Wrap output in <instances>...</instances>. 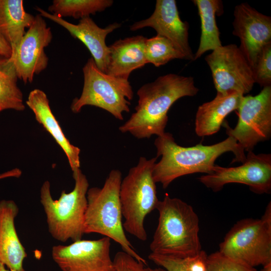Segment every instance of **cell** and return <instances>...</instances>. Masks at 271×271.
<instances>
[{"instance_id": "52a82bcc", "label": "cell", "mask_w": 271, "mask_h": 271, "mask_svg": "<svg viewBox=\"0 0 271 271\" xmlns=\"http://www.w3.org/2000/svg\"><path fill=\"white\" fill-rule=\"evenodd\" d=\"M82 71V91L79 98L73 100L70 106L72 111L78 113L84 106L91 105L106 110L117 119L123 120V113L129 112L130 101L133 97L128 79L103 72L92 57L88 59Z\"/></svg>"}, {"instance_id": "277c9868", "label": "cell", "mask_w": 271, "mask_h": 271, "mask_svg": "<svg viewBox=\"0 0 271 271\" xmlns=\"http://www.w3.org/2000/svg\"><path fill=\"white\" fill-rule=\"evenodd\" d=\"M121 173L111 170L101 188L92 187L87 192V206L85 215V233H96L119 244L123 251L147 264L127 239L122 222L119 198Z\"/></svg>"}, {"instance_id": "ba28073f", "label": "cell", "mask_w": 271, "mask_h": 271, "mask_svg": "<svg viewBox=\"0 0 271 271\" xmlns=\"http://www.w3.org/2000/svg\"><path fill=\"white\" fill-rule=\"evenodd\" d=\"M218 251L253 267L270 262V202L260 219L237 221L219 244Z\"/></svg>"}, {"instance_id": "484cf974", "label": "cell", "mask_w": 271, "mask_h": 271, "mask_svg": "<svg viewBox=\"0 0 271 271\" xmlns=\"http://www.w3.org/2000/svg\"><path fill=\"white\" fill-rule=\"evenodd\" d=\"M207 271H257L255 267L228 256L219 251L207 256Z\"/></svg>"}, {"instance_id": "6da1fadb", "label": "cell", "mask_w": 271, "mask_h": 271, "mask_svg": "<svg viewBox=\"0 0 271 271\" xmlns=\"http://www.w3.org/2000/svg\"><path fill=\"white\" fill-rule=\"evenodd\" d=\"M198 91L192 77L173 73L159 77L138 89L135 111L119 127V131L138 139L163 134L172 105L183 97L196 95Z\"/></svg>"}, {"instance_id": "7402d4cb", "label": "cell", "mask_w": 271, "mask_h": 271, "mask_svg": "<svg viewBox=\"0 0 271 271\" xmlns=\"http://www.w3.org/2000/svg\"><path fill=\"white\" fill-rule=\"evenodd\" d=\"M201 21V36L194 60L204 53L221 46L220 32L216 21V16L221 15L222 3L219 0H193Z\"/></svg>"}, {"instance_id": "7a4b0ae2", "label": "cell", "mask_w": 271, "mask_h": 271, "mask_svg": "<svg viewBox=\"0 0 271 271\" xmlns=\"http://www.w3.org/2000/svg\"><path fill=\"white\" fill-rule=\"evenodd\" d=\"M157 157L161 160L156 163L153 169L155 182L167 188L179 177L196 173L210 174L213 171L215 161L223 154L231 152L235 155L232 163L244 162L246 159L244 151L232 137L218 143L204 146L184 147L178 145L173 135L165 132L155 140Z\"/></svg>"}, {"instance_id": "1f68e13d", "label": "cell", "mask_w": 271, "mask_h": 271, "mask_svg": "<svg viewBox=\"0 0 271 271\" xmlns=\"http://www.w3.org/2000/svg\"><path fill=\"white\" fill-rule=\"evenodd\" d=\"M260 271H271V262L263 265V268Z\"/></svg>"}, {"instance_id": "4dcf8cb0", "label": "cell", "mask_w": 271, "mask_h": 271, "mask_svg": "<svg viewBox=\"0 0 271 271\" xmlns=\"http://www.w3.org/2000/svg\"><path fill=\"white\" fill-rule=\"evenodd\" d=\"M0 55L10 58L12 55V49L10 45L0 35Z\"/></svg>"}, {"instance_id": "f546056e", "label": "cell", "mask_w": 271, "mask_h": 271, "mask_svg": "<svg viewBox=\"0 0 271 271\" xmlns=\"http://www.w3.org/2000/svg\"><path fill=\"white\" fill-rule=\"evenodd\" d=\"M207 254L203 250L197 254L183 258L188 271H207Z\"/></svg>"}, {"instance_id": "7c38bea8", "label": "cell", "mask_w": 271, "mask_h": 271, "mask_svg": "<svg viewBox=\"0 0 271 271\" xmlns=\"http://www.w3.org/2000/svg\"><path fill=\"white\" fill-rule=\"evenodd\" d=\"M111 239H80L54 246L52 256L62 271H109L114 268L110 255Z\"/></svg>"}, {"instance_id": "5bb4252c", "label": "cell", "mask_w": 271, "mask_h": 271, "mask_svg": "<svg viewBox=\"0 0 271 271\" xmlns=\"http://www.w3.org/2000/svg\"><path fill=\"white\" fill-rule=\"evenodd\" d=\"M232 34L240 39L239 48L252 68L263 47L271 43V18L243 3L234 10Z\"/></svg>"}, {"instance_id": "d4e9b609", "label": "cell", "mask_w": 271, "mask_h": 271, "mask_svg": "<svg viewBox=\"0 0 271 271\" xmlns=\"http://www.w3.org/2000/svg\"><path fill=\"white\" fill-rule=\"evenodd\" d=\"M145 53L147 63L156 67L164 65L173 59H185L183 55L169 40L158 35L146 39Z\"/></svg>"}, {"instance_id": "e575fe53", "label": "cell", "mask_w": 271, "mask_h": 271, "mask_svg": "<svg viewBox=\"0 0 271 271\" xmlns=\"http://www.w3.org/2000/svg\"><path fill=\"white\" fill-rule=\"evenodd\" d=\"M109 271H115V270L114 269V268H113V269L109 270Z\"/></svg>"}, {"instance_id": "9a60e30c", "label": "cell", "mask_w": 271, "mask_h": 271, "mask_svg": "<svg viewBox=\"0 0 271 271\" xmlns=\"http://www.w3.org/2000/svg\"><path fill=\"white\" fill-rule=\"evenodd\" d=\"M145 27L153 28L158 35L169 40L183 55L185 59L194 60V54L189 43V25L187 22L181 20L176 1L157 0L152 15L135 22L129 28L134 31Z\"/></svg>"}, {"instance_id": "3957f363", "label": "cell", "mask_w": 271, "mask_h": 271, "mask_svg": "<svg viewBox=\"0 0 271 271\" xmlns=\"http://www.w3.org/2000/svg\"><path fill=\"white\" fill-rule=\"evenodd\" d=\"M156 209L158 223L150 245L151 253L185 258L202 250L198 217L190 205L166 194Z\"/></svg>"}, {"instance_id": "4316f807", "label": "cell", "mask_w": 271, "mask_h": 271, "mask_svg": "<svg viewBox=\"0 0 271 271\" xmlns=\"http://www.w3.org/2000/svg\"><path fill=\"white\" fill-rule=\"evenodd\" d=\"M255 83L261 87L271 84V43L265 45L252 68Z\"/></svg>"}, {"instance_id": "f1b7e54d", "label": "cell", "mask_w": 271, "mask_h": 271, "mask_svg": "<svg viewBox=\"0 0 271 271\" xmlns=\"http://www.w3.org/2000/svg\"><path fill=\"white\" fill-rule=\"evenodd\" d=\"M149 258L166 271H188L183 258L170 257L151 253Z\"/></svg>"}, {"instance_id": "e0dca14e", "label": "cell", "mask_w": 271, "mask_h": 271, "mask_svg": "<svg viewBox=\"0 0 271 271\" xmlns=\"http://www.w3.org/2000/svg\"><path fill=\"white\" fill-rule=\"evenodd\" d=\"M19 210L13 200L0 201V264L10 271H26L23 264L27 253L15 224Z\"/></svg>"}, {"instance_id": "8fae6325", "label": "cell", "mask_w": 271, "mask_h": 271, "mask_svg": "<svg viewBox=\"0 0 271 271\" xmlns=\"http://www.w3.org/2000/svg\"><path fill=\"white\" fill-rule=\"evenodd\" d=\"M199 181L214 192L220 191L230 183L246 185L257 194L271 191V155L255 154L248 152L242 164L235 167H223L215 165L213 172L203 175Z\"/></svg>"}, {"instance_id": "83f0119b", "label": "cell", "mask_w": 271, "mask_h": 271, "mask_svg": "<svg viewBox=\"0 0 271 271\" xmlns=\"http://www.w3.org/2000/svg\"><path fill=\"white\" fill-rule=\"evenodd\" d=\"M113 267L115 271H166L162 267L151 268L146 266L123 251H118L113 259Z\"/></svg>"}, {"instance_id": "2e32d148", "label": "cell", "mask_w": 271, "mask_h": 271, "mask_svg": "<svg viewBox=\"0 0 271 271\" xmlns=\"http://www.w3.org/2000/svg\"><path fill=\"white\" fill-rule=\"evenodd\" d=\"M35 9L44 18L63 27L72 36L83 43L91 53L98 69L106 73L109 49L105 39L109 33L120 27V24L115 22L101 28L90 17H87L80 19L78 24H74L40 8L37 7Z\"/></svg>"}, {"instance_id": "d6a6232c", "label": "cell", "mask_w": 271, "mask_h": 271, "mask_svg": "<svg viewBox=\"0 0 271 271\" xmlns=\"http://www.w3.org/2000/svg\"><path fill=\"white\" fill-rule=\"evenodd\" d=\"M11 177V173L7 171L6 172L0 174V179L9 178Z\"/></svg>"}, {"instance_id": "30bf717a", "label": "cell", "mask_w": 271, "mask_h": 271, "mask_svg": "<svg viewBox=\"0 0 271 271\" xmlns=\"http://www.w3.org/2000/svg\"><path fill=\"white\" fill-rule=\"evenodd\" d=\"M217 93H249L255 83L252 68L239 47L231 44L220 46L207 55Z\"/></svg>"}, {"instance_id": "4fadbf2b", "label": "cell", "mask_w": 271, "mask_h": 271, "mask_svg": "<svg viewBox=\"0 0 271 271\" xmlns=\"http://www.w3.org/2000/svg\"><path fill=\"white\" fill-rule=\"evenodd\" d=\"M52 39L51 28L39 14L35 16L26 32L20 46L10 59L13 61L18 79L25 84L31 83L35 75L48 66V57L44 51Z\"/></svg>"}, {"instance_id": "44dd1931", "label": "cell", "mask_w": 271, "mask_h": 271, "mask_svg": "<svg viewBox=\"0 0 271 271\" xmlns=\"http://www.w3.org/2000/svg\"><path fill=\"white\" fill-rule=\"evenodd\" d=\"M34 19L25 11L23 1L0 0V35L10 45L12 55L19 48L25 29L31 26Z\"/></svg>"}, {"instance_id": "9c48e42d", "label": "cell", "mask_w": 271, "mask_h": 271, "mask_svg": "<svg viewBox=\"0 0 271 271\" xmlns=\"http://www.w3.org/2000/svg\"><path fill=\"white\" fill-rule=\"evenodd\" d=\"M238 119L234 128L227 123L226 134L234 138L245 151H252L271 135V86L263 87L255 96H243L237 109Z\"/></svg>"}, {"instance_id": "ffe728a7", "label": "cell", "mask_w": 271, "mask_h": 271, "mask_svg": "<svg viewBox=\"0 0 271 271\" xmlns=\"http://www.w3.org/2000/svg\"><path fill=\"white\" fill-rule=\"evenodd\" d=\"M243 96L238 92L217 93L213 100L199 106L195 123L197 135L205 137L217 132L226 117L237 110Z\"/></svg>"}, {"instance_id": "cb8c5ba5", "label": "cell", "mask_w": 271, "mask_h": 271, "mask_svg": "<svg viewBox=\"0 0 271 271\" xmlns=\"http://www.w3.org/2000/svg\"><path fill=\"white\" fill-rule=\"evenodd\" d=\"M113 3L112 0H54L48 11L62 18L71 17L81 19L104 11Z\"/></svg>"}, {"instance_id": "d6986e66", "label": "cell", "mask_w": 271, "mask_h": 271, "mask_svg": "<svg viewBox=\"0 0 271 271\" xmlns=\"http://www.w3.org/2000/svg\"><path fill=\"white\" fill-rule=\"evenodd\" d=\"M147 39L138 35L119 39L108 46L106 73L128 79L131 72L144 67L147 63L145 53Z\"/></svg>"}, {"instance_id": "ac0fdd59", "label": "cell", "mask_w": 271, "mask_h": 271, "mask_svg": "<svg viewBox=\"0 0 271 271\" xmlns=\"http://www.w3.org/2000/svg\"><path fill=\"white\" fill-rule=\"evenodd\" d=\"M26 104L35 114L36 120L52 136L65 154L72 171L80 168V149L70 143L51 109L46 94L39 89L32 90Z\"/></svg>"}, {"instance_id": "836d02e7", "label": "cell", "mask_w": 271, "mask_h": 271, "mask_svg": "<svg viewBox=\"0 0 271 271\" xmlns=\"http://www.w3.org/2000/svg\"><path fill=\"white\" fill-rule=\"evenodd\" d=\"M0 271H10L5 265L0 264Z\"/></svg>"}, {"instance_id": "5b68a950", "label": "cell", "mask_w": 271, "mask_h": 271, "mask_svg": "<svg viewBox=\"0 0 271 271\" xmlns=\"http://www.w3.org/2000/svg\"><path fill=\"white\" fill-rule=\"evenodd\" d=\"M72 172L73 189L69 193L62 191L58 199H53L48 181L43 183L40 190V201L49 232L54 238L63 242L80 240L84 234L89 183L80 168Z\"/></svg>"}, {"instance_id": "603a6c76", "label": "cell", "mask_w": 271, "mask_h": 271, "mask_svg": "<svg viewBox=\"0 0 271 271\" xmlns=\"http://www.w3.org/2000/svg\"><path fill=\"white\" fill-rule=\"evenodd\" d=\"M18 77L13 61L0 55V112L25 109L23 93L17 85Z\"/></svg>"}, {"instance_id": "8992f818", "label": "cell", "mask_w": 271, "mask_h": 271, "mask_svg": "<svg viewBox=\"0 0 271 271\" xmlns=\"http://www.w3.org/2000/svg\"><path fill=\"white\" fill-rule=\"evenodd\" d=\"M158 158L141 157L138 164L131 168L121 180L120 186L124 230L143 241L147 239L145 218L156 209L159 201L153 175Z\"/></svg>"}]
</instances>
